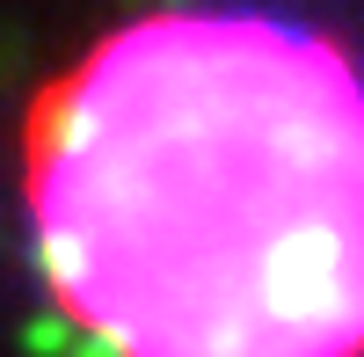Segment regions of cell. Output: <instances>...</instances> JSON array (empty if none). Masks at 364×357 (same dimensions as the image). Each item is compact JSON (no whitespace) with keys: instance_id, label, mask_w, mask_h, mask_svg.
Listing matches in <instances>:
<instances>
[{"instance_id":"6da1fadb","label":"cell","mask_w":364,"mask_h":357,"mask_svg":"<svg viewBox=\"0 0 364 357\" xmlns=\"http://www.w3.org/2000/svg\"><path fill=\"white\" fill-rule=\"evenodd\" d=\"M29 226L117 357H364V66L262 0L139 15L29 117Z\"/></svg>"}]
</instances>
